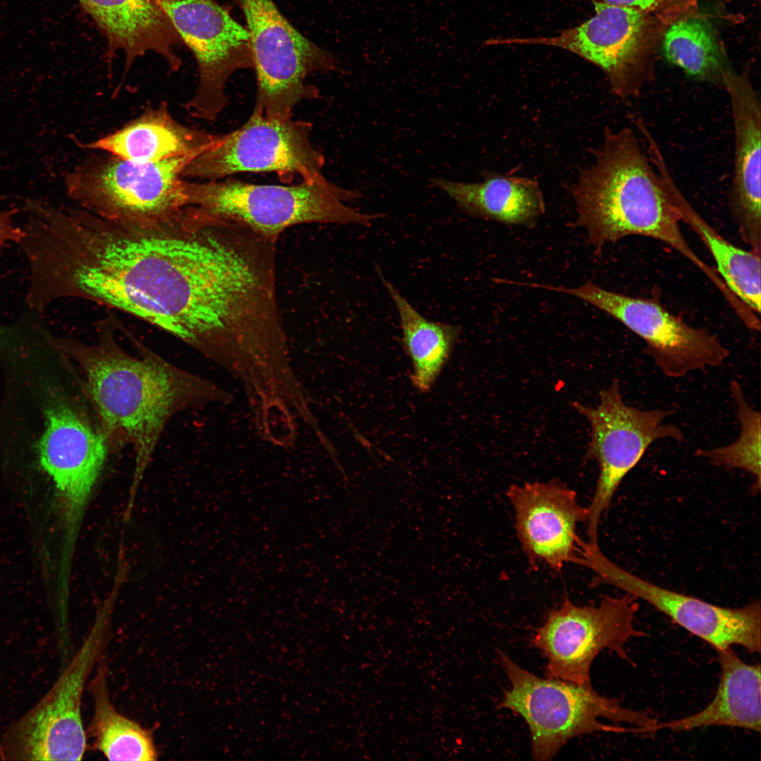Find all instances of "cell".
<instances>
[{"label":"cell","mask_w":761,"mask_h":761,"mask_svg":"<svg viewBox=\"0 0 761 761\" xmlns=\"http://www.w3.org/2000/svg\"><path fill=\"white\" fill-rule=\"evenodd\" d=\"M156 1L197 64V87L185 108L196 118L214 121L227 104L229 78L253 68L249 32L214 0Z\"/></svg>","instance_id":"obj_15"},{"label":"cell","mask_w":761,"mask_h":761,"mask_svg":"<svg viewBox=\"0 0 761 761\" xmlns=\"http://www.w3.org/2000/svg\"><path fill=\"white\" fill-rule=\"evenodd\" d=\"M199 154L156 162L92 155L66 175L68 196L99 217L121 223H153L180 216L187 206L185 166Z\"/></svg>","instance_id":"obj_6"},{"label":"cell","mask_w":761,"mask_h":761,"mask_svg":"<svg viewBox=\"0 0 761 761\" xmlns=\"http://www.w3.org/2000/svg\"><path fill=\"white\" fill-rule=\"evenodd\" d=\"M606 4L650 13L667 25L683 17L701 13L698 0H603Z\"/></svg>","instance_id":"obj_28"},{"label":"cell","mask_w":761,"mask_h":761,"mask_svg":"<svg viewBox=\"0 0 761 761\" xmlns=\"http://www.w3.org/2000/svg\"><path fill=\"white\" fill-rule=\"evenodd\" d=\"M478 182L435 178L432 185L452 199L467 215L507 225H536L545 204L537 181L521 176L485 172Z\"/></svg>","instance_id":"obj_22"},{"label":"cell","mask_w":761,"mask_h":761,"mask_svg":"<svg viewBox=\"0 0 761 761\" xmlns=\"http://www.w3.org/2000/svg\"><path fill=\"white\" fill-rule=\"evenodd\" d=\"M515 516L514 528L531 564L543 563L555 571L579 557L580 523H586L588 507L575 490L558 479L512 485L507 491Z\"/></svg>","instance_id":"obj_17"},{"label":"cell","mask_w":761,"mask_h":761,"mask_svg":"<svg viewBox=\"0 0 761 761\" xmlns=\"http://www.w3.org/2000/svg\"><path fill=\"white\" fill-rule=\"evenodd\" d=\"M660 49L668 62L698 82L722 87L734 70L714 29L702 13L668 25Z\"/></svg>","instance_id":"obj_25"},{"label":"cell","mask_w":761,"mask_h":761,"mask_svg":"<svg viewBox=\"0 0 761 761\" xmlns=\"http://www.w3.org/2000/svg\"><path fill=\"white\" fill-rule=\"evenodd\" d=\"M311 125L292 118L278 120L259 113L240 128L220 135L209 148L192 159L182 177L218 180L244 172L297 175L302 181L323 177V154L311 140Z\"/></svg>","instance_id":"obj_12"},{"label":"cell","mask_w":761,"mask_h":761,"mask_svg":"<svg viewBox=\"0 0 761 761\" xmlns=\"http://www.w3.org/2000/svg\"><path fill=\"white\" fill-rule=\"evenodd\" d=\"M669 194L681 221L699 236L712 254L717 272L727 287L757 315L761 306V258L724 238L698 214L680 192L667 168L664 171Z\"/></svg>","instance_id":"obj_24"},{"label":"cell","mask_w":761,"mask_h":761,"mask_svg":"<svg viewBox=\"0 0 761 761\" xmlns=\"http://www.w3.org/2000/svg\"><path fill=\"white\" fill-rule=\"evenodd\" d=\"M729 389L741 426L738 438L725 446L698 449L695 455L714 466L750 474L754 478L751 491L756 494L761 484L760 413L750 404L738 381L732 380Z\"/></svg>","instance_id":"obj_27"},{"label":"cell","mask_w":761,"mask_h":761,"mask_svg":"<svg viewBox=\"0 0 761 761\" xmlns=\"http://www.w3.org/2000/svg\"><path fill=\"white\" fill-rule=\"evenodd\" d=\"M106 39L109 63L118 52L125 73L148 52L161 56L173 71L182 63L176 49L183 43L156 0H79Z\"/></svg>","instance_id":"obj_19"},{"label":"cell","mask_w":761,"mask_h":761,"mask_svg":"<svg viewBox=\"0 0 761 761\" xmlns=\"http://www.w3.org/2000/svg\"><path fill=\"white\" fill-rule=\"evenodd\" d=\"M600 400L596 407L575 401L571 403L590 426V438L585 458L595 460L599 466L586 522L588 541L593 543H598L600 521L619 485L651 445L662 439L678 443L684 439L679 427L664 423L673 411L644 410L627 404L616 378L600 392Z\"/></svg>","instance_id":"obj_10"},{"label":"cell","mask_w":761,"mask_h":761,"mask_svg":"<svg viewBox=\"0 0 761 761\" xmlns=\"http://www.w3.org/2000/svg\"><path fill=\"white\" fill-rule=\"evenodd\" d=\"M636 599L605 596L595 605L578 606L568 598L552 609L531 640L547 658L546 675L579 684L590 683V669L603 650L630 661L626 644L646 636L635 626Z\"/></svg>","instance_id":"obj_13"},{"label":"cell","mask_w":761,"mask_h":761,"mask_svg":"<svg viewBox=\"0 0 761 761\" xmlns=\"http://www.w3.org/2000/svg\"><path fill=\"white\" fill-rule=\"evenodd\" d=\"M181 124L165 101L147 106L135 119L96 140L78 145L137 162H156L187 154H199L218 139Z\"/></svg>","instance_id":"obj_20"},{"label":"cell","mask_w":761,"mask_h":761,"mask_svg":"<svg viewBox=\"0 0 761 761\" xmlns=\"http://www.w3.org/2000/svg\"><path fill=\"white\" fill-rule=\"evenodd\" d=\"M594 5L592 18L557 36L494 39L493 44H541L568 50L600 68L615 96L633 99L654 78L657 54L668 25L633 8L597 1Z\"/></svg>","instance_id":"obj_7"},{"label":"cell","mask_w":761,"mask_h":761,"mask_svg":"<svg viewBox=\"0 0 761 761\" xmlns=\"http://www.w3.org/2000/svg\"><path fill=\"white\" fill-rule=\"evenodd\" d=\"M45 416V430L38 444L39 462L54 485L62 535L60 564L69 567L109 447L100 430L61 396L49 401Z\"/></svg>","instance_id":"obj_11"},{"label":"cell","mask_w":761,"mask_h":761,"mask_svg":"<svg viewBox=\"0 0 761 761\" xmlns=\"http://www.w3.org/2000/svg\"><path fill=\"white\" fill-rule=\"evenodd\" d=\"M187 206L242 224L274 240L285 229L304 223L368 226L382 214H366L347 203L361 198L356 190L324 176L292 186L256 185L237 180L185 182Z\"/></svg>","instance_id":"obj_5"},{"label":"cell","mask_w":761,"mask_h":761,"mask_svg":"<svg viewBox=\"0 0 761 761\" xmlns=\"http://www.w3.org/2000/svg\"><path fill=\"white\" fill-rule=\"evenodd\" d=\"M247 23L257 82L253 111L291 118L297 104L316 97L309 75L335 69L337 60L300 33L273 0H237Z\"/></svg>","instance_id":"obj_9"},{"label":"cell","mask_w":761,"mask_h":761,"mask_svg":"<svg viewBox=\"0 0 761 761\" xmlns=\"http://www.w3.org/2000/svg\"><path fill=\"white\" fill-rule=\"evenodd\" d=\"M594 163L582 169L570 187L587 242L597 250L629 235L659 240L695 265L717 288L724 283L693 250L680 229L681 221L660 167L645 153L633 129L605 130Z\"/></svg>","instance_id":"obj_3"},{"label":"cell","mask_w":761,"mask_h":761,"mask_svg":"<svg viewBox=\"0 0 761 761\" xmlns=\"http://www.w3.org/2000/svg\"><path fill=\"white\" fill-rule=\"evenodd\" d=\"M32 299H87L144 320L207 354L244 318L252 283L228 221L192 206L121 223L53 207L27 249Z\"/></svg>","instance_id":"obj_1"},{"label":"cell","mask_w":761,"mask_h":761,"mask_svg":"<svg viewBox=\"0 0 761 761\" xmlns=\"http://www.w3.org/2000/svg\"><path fill=\"white\" fill-rule=\"evenodd\" d=\"M98 340L84 344L55 338L47 342L73 359L84 375L83 388L99 421L109 447L130 444L135 466L129 505L171 417L182 409L209 403L229 404L233 395L214 383L182 371L130 338L143 352L128 354L116 342L114 322L101 321Z\"/></svg>","instance_id":"obj_2"},{"label":"cell","mask_w":761,"mask_h":761,"mask_svg":"<svg viewBox=\"0 0 761 761\" xmlns=\"http://www.w3.org/2000/svg\"><path fill=\"white\" fill-rule=\"evenodd\" d=\"M17 213L16 209L0 211V250L10 242L18 244L23 237L22 228L16 225L13 221Z\"/></svg>","instance_id":"obj_29"},{"label":"cell","mask_w":761,"mask_h":761,"mask_svg":"<svg viewBox=\"0 0 761 761\" xmlns=\"http://www.w3.org/2000/svg\"><path fill=\"white\" fill-rule=\"evenodd\" d=\"M97 665L89 685L94 702L89 730L95 748L110 760H156L151 733L116 710L110 698L106 661L101 657Z\"/></svg>","instance_id":"obj_26"},{"label":"cell","mask_w":761,"mask_h":761,"mask_svg":"<svg viewBox=\"0 0 761 761\" xmlns=\"http://www.w3.org/2000/svg\"><path fill=\"white\" fill-rule=\"evenodd\" d=\"M102 609L80 650L47 693L0 740L3 760H80L87 747L81 714L88 676L101 657L109 628Z\"/></svg>","instance_id":"obj_8"},{"label":"cell","mask_w":761,"mask_h":761,"mask_svg":"<svg viewBox=\"0 0 761 761\" xmlns=\"http://www.w3.org/2000/svg\"><path fill=\"white\" fill-rule=\"evenodd\" d=\"M729 100L734 135L729 205L742 240L761 254V105L746 73L734 70L722 87Z\"/></svg>","instance_id":"obj_18"},{"label":"cell","mask_w":761,"mask_h":761,"mask_svg":"<svg viewBox=\"0 0 761 761\" xmlns=\"http://www.w3.org/2000/svg\"><path fill=\"white\" fill-rule=\"evenodd\" d=\"M580 564L593 572L591 587L610 585L646 602L715 650L736 645L753 654L760 652V600L729 608L664 588L619 567L602 552L598 544L585 546Z\"/></svg>","instance_id":"obj_16"},{"label":"cell","mask_w":761,"mask_h":761,"mask_svg":"<svg viewBox=\"0 0 761 761\" xmlns=\"http://www.w3.org/2000/svg\"><path fill=\"white\" fill-rule=\"evenodd\" d=\"M539 288L578 297L612 316L643 340L644 353L667 377L724 364L730 351L704 328L686 323L653 299L630 297L588 280L578 287L538 284Z\"/></svg>","instance_id":"obj_14"},{"label":"cell","mask_w":761,"mask_h":761,"mask_svg":"<svg viewBox=\"0 0 761 761\" xmlns=\"http://www.w3.org/2000/svg\"><path fill=\"white\" fill-rule=\"evenodd\" d=\"M720 679L714 697L703 710L682 718L658 722L661 729L691 731L712 726L761 731V669L740 659L731 648L716 650Z\"/></svg>","instance_id":"obj_21"},{"label":"cell","mask_w":761,"mask_h":761,"mask_svg":"<svg viewBox=\"0 0 761 761\" xmlns=\"http://www.w3.org/2000/svg\"><path fill=\"white\" fill-rule=\"evenodd\" d=\"M509 681L498 708L520 715L528 726L536 760L552 759L574 737L595 732L654 733L656 718L599 695L591 683L539 677L500 652Z\"/></svg>","instance_id":"obj_4"},{"label":"cell","mask_w":761,"mask_h":761,"mask_svg":"<svg viewBox=\"0 0 761 761\" xmlns=\"http://www.w3.org/2000/svg\"><path fill=\"white\" fill-rule=\"evenodd\" d=\"M376 271L400 317L402 343L412 365V383L419 392H428L448 361L461 328L424 317L383 276L378 266Z\"/></svg>","instance_id":"obj_23"}]
</instances>
